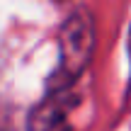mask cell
Listing matches in <instances>:
<instances>
[{"instance_id":"cell-1","label":"cell","mask_w":131,"mask_h":131,"mask_svg":"<svg viewBox=\"0 0 131 131\" xmlns=\"http://www.w3.org/2000/svg\"><path fill=\"white\" fill-rule=\"evenodd\" d=\"M95 46L97 29L92 12L88 7H75L58 32V68L53 78V90L70 88L78 83L95 56Z\"/></svg>"},{"instance_id":"cell-3","label":"cell","mask_w":131,"mask_h":131,"mask_svg":"<svg viewBox=\"0 0 131 131\" xmlns=\"http://www.w3.org/2000/svg\"><path fill=\"white\" fill-rule=\"evenodd\" d=\"M126 53H129V68H131V27H129V37H126ZM126 92H131V75H129V88Z\"/></svg>"},{"instance_id":"cell-2","label":"cell","mask_w":131,"mask_h":131,"mask_svg":"<svg viewBox=\"0 0 131 131\" xmlns=\"http://www.w3.org/2000/svg\"><path fill=\"white\" fill-rule=\"evenodd\" d=\"M80 104H83V95L75 90V85L51 90V95H46L29 112L27 129L29 131H73V119Z\"/></svg>"},{"instance_id":"cell-4","label":"cell","mask_w":131,"mask_h":131,"mask_svg":"<svg viewBox=\"0 0 131 131\" xmlns=\"http://www.w3.org/2000/svg\"><path fill=\"white\" fill-rule=\"evenodd\" d=\"M53 3H61V5H63V3H68V0H53Z\"/></svg>"}]
</instances>
